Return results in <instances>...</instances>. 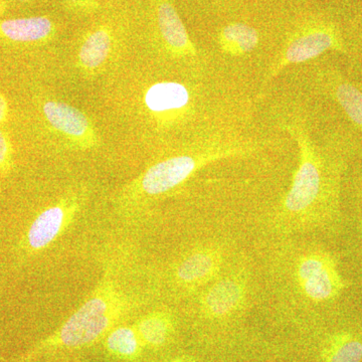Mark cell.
Returning <instances> with one entry per match:
<instances>
[{"instance_id":"1","label":"cell","mask_w":362,"mask_h":362,"mask_svg":"<svg viewBox=\"0 0 362 362\" xmlns=\"http://www.w3.org/2000/svg\"><path fill=\"white\" fill-rule=\"evenodd\" d=\"M277 122L296 143L298 164L289 190L274 211L275 230L282 238L322 230L339 213L341 164L314 136L304 112L285 108L278 112Z\"/></svg>"},{"instance_id":"2","label":"cell","mask_w":362,"mask_h":362,"mask_svg":"<svg viewBox=\"0 0 362 362\" xmlns=\"http://www.w3.org/2000/svg\"><path fill=\"white\" fill-rule=\"evenodd\" d=\"M268 278L280 308L306 313L332 303L347 288L335 257L297 237L283 238L274 247Z\"/></svg>"},{"instance_id":"3","label":"cell","mask_w":362,"mask_h":362,"mask_svg":"<svg viewBox=\"0 0 362 362\" xmlns=\"http://www.w3.org/2000/svg\"><path fill=\"white\" fill-rule=\"evenodd\" d=\"M259 143L240 136L233 128L202 138L187 151L156 162L130 185L129 194L153 199L173 192L207 164L221 159L251 154Z\"/></svg>"},{"instance_id":"4","label":"cell","mask_w":362,"mask_h":362,"mask_svg":"<svg viewBox=\"0 0 362 362\" xmlns=\"http://www.w3.org/2000/svg\"><path fill=\"white\" fill-rule=\"evenodd\" d=\"M128 302L115 286L105 283L93 293L58 332L37 349L47 346L78 349L96 341L120 319Z\"/></svg>"},{"instance_id":"5","label":"cell","mask_w":362,"mask_h":362,"mask_svg":"<svg viewBox=\"0 0 362 362\" xmlns=\"http://www.w3.org/2000/svg\"><path fill=\"white\" fill-rule=\"evenodd\" d=\"M330 51L346 52L341 33L332 23L311 20L298 25L272 62L259 95L288 66L307 63Z\"/></svg>"},{"instance_id":"6","label":"cell","mask_w":362,"mask_h":362,"mask_svg":"<svg viewBox=\"0 0 362 362\" xmlns=\"http://www.w3.org/2000/svg\"><path fill=\"white\" fill-rule=\"evenodd\" d=\"M143 104L152 119L168 129L194 116L197 97L185 83L160 81L145 90Z\"/></svg>"},{"instance_id":"7","label":"cell","mask_w":362,"mask_h":362,"mask_svg":"<svg viewBox=\"0 0 362 362\" xmlns=\"http://www.w3.org/2000/svg\"><path fill=\"white\" fill-rule=\"evenodd\" d=\"M249 283L242 271H230L220 276L202 297V313L211 319H228L246 306Z\"/></svg>"},{"instance_id":"8","label":"cell","mask_w":362,"mask_h":362,"mask_svg":"<svg viewBox=\"0 0 362 362\" xmlns=\"http://www.w3.org/2000/svg\"><path fill=\"white\" fill-rule=\"evenodd\" d=\"M42 114L45 121L57 134L78 149L94 148L99 138L94 126L82 111L64 102H45Z\"/></svg>"},{"instance_id":"9","label":"cell","mask_w":362,"mask_h":362,"mask_svg":"<svg viewBox=\"0 0 362 362\" xmlns=\"http://www.w3.org/2000/svg\"><path fill=\"white\" fill-rule=\"evenodd\" d=\"M154 13L161 45L168 56L182 61L199 57L185 23L171 0H154Z\"/></svg>"},{"instance_id":"10","label":"cell","mask_w":362,"mask_h":362,"mask_svg":"<svg viewBox=\"0 0 362 362\" xmlns=\"http://www.w3.org/2000/svg\"><path fill=\"white\" fill-rule=\"evenodd\" d=\"M223 263V252L216 247L195 250L176 266V281L185 287H199L220 277Z\"/></svg>"},{"instance_id":"11","label":"cell","mask_w":362,"mask_h":362,"mask_svg":"<svg viewBox=\"0 0 362 362\" xmlns=\"http://www.w3.org/2000/svg\"><path fill=\"white\" fill-rule=\"evenodd\" d=\"M75 209V201L65 199L45 209L28 230L26 235L28 247L33 250H42L52 244L70 221Z\"/></svg>"},{"instance_id":"12","label":"cell","mask_w":362,"mask_h":362,"mask_svg":"<svg viewBox=\"0 0 362 362\" xmlns=\"http://www.w3.org/2000/svg\"><path fill=\"white\" fill-rule=\"evenodd\" d=\"M115 47V35L110 26L97 25L86 33L77 54L78 69L84 73L96 74L103 70Z\"/></svg>"},{"instance_id":"13","label":"cell","mask_w":362,"mask_h":362,"mask_svg":"<svg viewBox=\"0 0 362 362\" xmlns=\"http://www.w3.org/2000/svg\"><path fill=\"white\" fill-rule=\"evenodd\" d=\"M57 28L47 16L0 21V40L20 44H40L52 39Z\"/></svg>"},{"instance_id":"14","label":"cell","mask_w":362,"mask_h":362,"mask_svg":"<svg viewBox=\"0 0 362 362\" xmlns=\"http://www.w3.org/2000/svg\"><path fill=\"white\" fill-rule=\"evenodd\" d=\"M319 78L328 94L362 132V90L333 71H321Z\"/></svg>"},{"instance_id":"15","label":"cell","mask_w":362,"mask_h":362,"mask_svg":"<svg viewBox=\"0 0 362 362\" xmlns=\"http://www.w3.org/2000/svg\"><path fill=\"white\" fill-rule=\"evenodd\" d=\"M259 44L258 30L245 23L226 25L218 35V47L226 56H245L256 49Z\"/></svg>"},{"instance_id":"16","label":"cell","mask_w":362,"mask_h":362,"mask_svg":"<svg viewBox=\"0 0 362 362\" xmlns=\"http://www.w3.org/2000/svg\"><path fill=\"white\" fill-rule=\"evenodd\" d=\"M173 330V319L166 312H153L138 321L136 331L141 342L149 346L164 344Z\"/></svg>"},{"instance_id":"17","label":"cell","mask_w":362,"mask_h":362,"mask_svg":"<svg viewBox=\"0 0 362 362\" xmlns=\"http://www.w3.org/2000/svg\"><path fill=\"white\" fill-rule=\"evenodd\" d=\"M324 362H361L362 340L349 333L335 335L323 347Z\"/></svg>"},{"instance_id":"18","label":"cell","mask_w":362,"mask_h":362,"mask_svg":"<svg viewBox=\"0 0 362 362\" xmlns=\"http://www.w3.org/2000/svg\"><path fill=\"white\" fill-rule=\"evenodd\" d=\"M141 345L137 331L122 326L112 331L107 338V347L112 354L122 357H132L138 354Z\"/></svg>"},{"instance_id":"19","label":"cell","mask_w":362,"mask_h":362,"mask_svg":"<svg viewBox=\"0 0 362 362\" xmlns=\"http://www.w3.org/2000/svg\"><path fill=\"white\" fill-rule=\"evenodd\" d=\"M73 13L90 14L100 9V0H62Z\"/></svg>"},{"instance_id":"20","label":"cell","mask_w":362,"mask_h":362,"mask_svg":"<svg viewBox=\"0 0 362 362\" xmlns=\"http://www.w3.org/2000/svg\"><path fill=\"white\" fill-rule=\"evenodd\" d=\"M11 165V145L6 133L0 130V171L6 173Z\"/></svg>"},{"instance_id":"21","label":"cell","mask_w":362,"mask_h":362,"mask_svg":"<svg viewBox=\"0 0 362 362\" xmlns=\"http://www.w3.org/2000/svg\"><path fill=\"white\" fill-rule=\"evenodd\" d=\"M7 115H8V103L6 98L0 94V124L6 122Z\"/></svg>"},{"instance_id":"22","label":"cell","mask_w":362,"mask_h":362,"mask_svg":"<svg viewBox=\"0 0 362 362\" xmlns=\"http://www.w3.org/2000/svg\"><path fill=\"white\" fill-rule=\"evenodd\" d=\"M173 362H187V361H182V359H177V361H173Z\"/></svg>"},{"instance_id":"23","label":"cell","mask_w":362,"mask_h":362,"mask_svg":"<svg viewBox=\"0 0 362 362\" xmlns=\"http://www.w3.org/2000/svg\"><path fill=\"white\" fill-rule=\"evenodd\" d=\"M18 1L28 2V1H30V0H18Z\"/></svg>"}]
</instances>
